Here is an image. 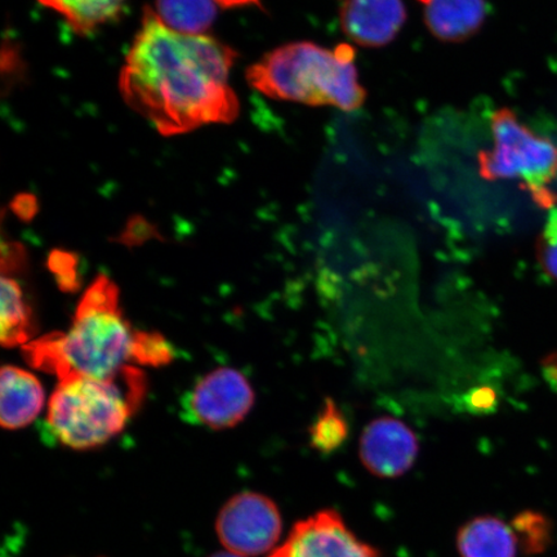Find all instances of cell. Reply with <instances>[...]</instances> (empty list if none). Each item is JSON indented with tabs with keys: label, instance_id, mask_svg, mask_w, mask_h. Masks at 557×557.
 Returning <instances> with one entry per match:
<instances>
[{
	"label": "cell",
	"instance_id": "obj_6",
	"mask_svg": "<svg viewBox=\"0 0 557 557\" xmlns=\"http://www.w3.org/2000/svg\"><path fill=\"white\" fill-rule=\"evenodd\" d=\"M282 529V515L274 500L255 492H243L230 498L215 521L222 546L242 557L273 552Z\"/></svg>",
	"mask_w": 557,
	"mask_h": 557
},
{
	"label": "cell",
	"instance_id": "obj_10",
	"mask_svg": "<svg viewBox=\"0 0 557 557\" xmlns=\"http://www.w3.org/2000/svg\"><path fill=\"white\" fill-rule=\"evenodd\" d=\"M406 21L407 7L403 0H341V29L360 47L392 44Z\"/></svg>",
	"mask_w": 557,
	"mask_h": 557
},
{
	"label": "cell",
	"instance_id": "obj_11",
	"mask_svg": "<svg viewBox=\"0 0 557 557\" xmlns=\"http://www.w3.org/2000/svg\"><path fill=\"white\" fill-rule=\"evenodd\" d=\"M45 406V389L30 372L5 366L0 373V423L7 430L30 424Z\"/></svg>",
	"mask_w": 557,
	"mask_h": 557
},
{
	"label": "cell",
	"instance_id": "obj_5",
	"mask_svg": "<svg viewBox=\"0 0 557 557\" xmlns=\"http://www.w3.org/2000/svg\"><path fill=\"white\" fill-rule=\"evenodd\" d=\"M493 149L479 157L480 173L487 180H519L541 207H555L549 185L557 176V148L535 135L512 110L492 116Z\"/></svg>",
	"mask_w": 557,
	"mask_h": 557
},
{
	"label": "cell",
	"instance_id": "obj_23",
	"mask_svg": "<svg viewBox=\"0 0 557 557\" xmlns=\"http://www.w3.org/2000/svg\"><path fill=\"white\" fill-rule=\"evenodd\" d=\"M215 2H218L221 7H225V9L260 4V0H215Z\"/></svg>",
	"mask_w": 557,
	"mask_h": 557
},
{
	"label": "cell",
	"instance_id": "obj_24",
	"mask_svg": "<svg viewBox=\"0 0 557 557\" xmlns=\"http://www.w3.org/2000/svg\"><path fill=\"white\" fill-rule=\"evenodd\" d=\"M211 557H242V556H238V555H235V554L226 552V553L214 554Z\"/></svg>",
	"mask_w": 557,
	"mask_h": 557
},
{
	"label": "cell",
	"instance_id": "obj_4",
	"mask_svg": "<svg viewBox=\"0 0 557 557\" xmlns=\"http://www.w3.org/2000/svg\"><path fill=\"white\" fill-rule=\"evenodd\" d=\"M145 396V377L125 366L113 379H61L48 404L46 428L54 442L88 450L120 435Z\"/></svg>",
	"mask_w": 557,
	"mask_h": 557
},
{
	"label": "cell",
	"instance_id": "obj_15",
	"mask_svg": "<svg viewBox=\"0 0 557 557\" xmlns=\"http://www.w3.org/2000/svg\"><path fill=\"white\" fill-rule=\"evenodd\" d=\"M215 0H156V13L171 29L205 34L218 16Z\"/></svg>",
	"mask_w": 557,
	"mask_h": 557
},
{
	"label": "cell",
	"instance_id": "obj_17",
	"mask_svg": "<svg viewBox=\"0 0 557 557\" xmlns=\"http://www.w3.org/2000/svg\"><path fill=\"white\" fill-rule=\"evenodd\" d=\"M350 426L343 412L332 398L326 399L322 413L310 428V444L322 455H331L347 441Z\"/></svg>",
	"mask_w": 557,
	"mask_h": 557
},
{
	"label": "cell",
	"instance_id": "obj_2",
	"mask_svg": "<svg viewBox=\"0 0 557 557\" xmlns=\"http://www.w3.org/2000/svg\"><path fill=\"white\" fill-rule=\"evenodd\" d=\"M134 333L123 319L120 290L100 275L83 295L69 332L48 334L24 351L33 367L59 380L73 374L109 380L131 361Z\"/></svg>",
	"mask_w": 557,
	"mask_h": 557
},
{
	"label": "cell",
	"instance_id": "obj_22",
	"mask_svg": "<svg viewBox=\"0 0 557 557\" xmlns=\"http://www.w3.org/2000/svg\"><path fill=\"white\" fill-rule=\"evenodd\" d=\"M496 404V393L490 387H480L470 394L469 406L475 412H486Z\"/></svg>",
	"mask_w": 557,
	"mask_h": 557
},
{
	"label": "cell",
	"instance_id": "obj_7",
	"mask_svg": "<svg viewBox=\"0 0 557 557\" xmlns=\"http://www.w3.org/2000/svg\"><path fill=\"white\" fill-rule=\"evenodd\" d=\"M255 404L249 381L233 368H219L208 373L187 395V413L193 421L212 430L236 426Z\"/></svg>",
	"mask_w": 557,
	"mask_h": 557
},
{
	"label": "cell",
	"instance_id": "obj_19",
	"mask_svg": "<svg viewBox=\"0 0 557 557\" xmlns=\"http://www.w3.org/2000/svg\"><path fill=\"white\" fill-rule=\"evenodd\" d=\"M517 533L520 548L528 554H537L545 549L549 539L547 519L541 515L525 511L518 515L511 524Z\"/></svg>",
	"mask_w": 557,
	"mask_h": 557
},
{
	"label": "cell",
	"instance_id": "obj_16",
	"mask_svg": "<svg viewBox=\"0 0 557 557\" xmlns=\"http://www.w3.org/2000/svg\"><path fill=\"white\" fill-rule=\"evenodd\" d=\"M2 344L16 347L29 344L32 337V312L25 302L23 290L13 278H2V315H0Z\"/></svg>",
	"mask_w": 557,
	"mask_h": 557
},
{
	"label": "cell",
	"instance_id": "obj_8",
	"mask_svg": "<svg viewBox=\"0 0 557 557\" xmlns=\"http://www.w3.org/2000/svg\"><path fill=\"white\" fill-rule=\"evenodd\" d=\"M268 557H382L361 541L337 511L322 510L295 527Z\"/></svg>",
	"mask_w": 557,
	"mask_h": 557
},
{
	"label": "cell",
	"instance_id": "obj_9",
	"mask_svg": "<svg viewBox=\"0 0 557 557\" xmlns=\"http://www.w3.org/2000/svg\"><path fill=\"white\" fill-rule=\"evenodd\" d=\"M420 443L406 423L392 417L369 423L360 438V459L374 476L395 479L404 475L416 462Z\"/></svg>",
	"mask_w": 557,
	"mask_h": 557
},
{
	"label": "cell",
	"instance_id": "obj_18",
	"mask_svg": "<svg viewBox=\"0 0 557 557\" xmlns=\"http://www.w3.org/2000/svg\"><path fill=\"white\" fill-rule=\"evenodd\" d=\"M173 359V347L162 334L135 331L131 361L141 366L160 367L171 363Z\"/></svg>",
	"mask_w": 557,
	"mask_h": 557
},
{
	"label": "cell",
	"instance_id": "obj_12",
	"mask_svg": "<svg viewBox=\"0 0 557 557\" xmlns=\"http://www.w3.org/2000/svg\"><path fill=\"white\" fill-rule=\"evenodd\" d=\"M423 20L434 37L449 44L473 37L485 23V0H421Z\"/></svg>",
	"mask_w": 557,
	"mask_h": 557
},
{
	"label": "cell",
	"instance_id": "obj_3",
	"mask_svg": "<svg viewBox=\"0 0 557 557\" xmlns=\"http://www.w3.org/2000/svg\"><path fill=\"white\" fill-rule=\"evenodd\" d=\"M247 81L270 99L309 107L354 111L367 97L355 66V52L348 45L334 50L312 41L284 45L250 66Z\"/></svg>",
	"mask_w": 557,
	"mask_h": 557
},
{
	"label": "cell",
	"instance_id": "obj_14",
	"mask_svg": "<svg viewBox=\"0 0 557 557\" xmlns=\"http://www.w3.org/2000/svg\"><path fill=\"white\" fill-rule=\"evenodd\" d=\"M64 18L73 32L88 35L120 17L127 0H38Z\"/></svg>",
	"mask_w": 557,
	"mask_h": 557
},
{
	"label": "cell",
	"instance_id": "obj_13",
	"mask_svg": "<svg viewBox=\"0 0 557 557\" xmlns=\"http://www.w3.org/2000/svg\"><path fill=\"white\" fill-rule=\"evenodd\" d=\"M461 557H517L519 541L511 525L494 517H478L459 529L456 541Z\"/></svg>",
	"mask_w": 557,
	"mask_h": 557
},
{
	"label": "cell",
	"instance_id": "obj_21",
	"mask_svg": "<svg viewBox=\"0 0 557 557\" xmlns=\"http://www.w3.org/2000/svg\"><path fill=\"white\" fill-rule=\"evenodd\" d=\"M51 268L54 273L58 274L59 281L62 282V287H65L66 284H69L70 287H74L76 278L74 259L72 255L54 252L51 257Z\"/></svg>",
	"mask_w": 557,
	"mask_h": 557
},
{
	"label": "cell",
	"instance_id": "obj_20",
	"mask_svg": "<svg viewBox=\"0 0 557 557\" xmlns=\"http://www.w3.org/2000/svg\"><path fill=\"white\" fill-rule=\"evenodd\" d=\"M539 257L546 273L557 281V207L548 213L545 230L539 243Z\"/></svg>",
	"mask_w": 557,
	"mask_h": 557
},
{
	"label": "cell",
	"instance_id": "obj_1",
	"mask_svg": "<svg viewBox=\"0 0 557 557\" xmlns=\"http://www.w3.org/2000/svg\"><path fill=\"white\" fill-rule=\"evenodd\" d=\"M236 52L209 35L171 29L146 9L120 78L125 103L160 135L232 123L239 100L230 86Z\"/></svg>",
	"mask_w": 557,
	"mask_h": 557
}]
</instances>
